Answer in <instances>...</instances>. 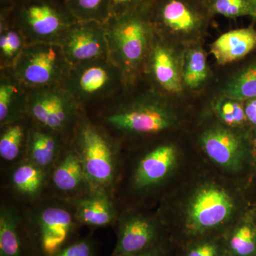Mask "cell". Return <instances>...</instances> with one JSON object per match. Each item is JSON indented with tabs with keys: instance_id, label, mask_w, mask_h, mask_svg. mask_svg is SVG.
Here are the masks:
<instances>
[{
	"instance_id": "17",
	"label": "cell",
	"mask_w": 256,
	"mask_h": 256,
	"mask_svg": "<svg viewBox=\"0 0 256 256\" xmlns=\"http://www.w3.org/2000/svg\"><path fill=\"white\" fill-rule=\"evenodd\" d=\"M156 36L148 56L146 68L153 82L164 92L171 94L182 90V70L174 50L162 42L156 41Z\"/></svg>"
},
{
	"instance_id": "34",
	"label": "cell",
	"mask_w": 256,
	"mask_h": 256,
	"mask_svg": "<svg viewBox=\"0 0 256 256\" xmlns=\"http://www.w3.org/2000/svg\"><path fill=\"white\" fill-rule=\"evenodd\" d=\"M172 250V246L171 242H168L152 248L146 252L130 256H170Z\"/></svg>"
},
{
	"instance_id": "14",
	"label": "cell",
	"mask_w": 256,
	"mask_h": 256,
	"mask_svg": "<svg viewBox=\"0 0 256 256\" xmlns=\"http://www.w3.org/2000/svg\"><path fill=\"white\" fill-rule=\"evenodd\" d=\"M92 190L82 160L70 140L50 170L46 196L69 203Z\"/></svg>"
},
{
	"instance_id": "16",
	"label": "cell",
	"mask_w": 256,
	"mask_h": 256,
	"mask_svg": "<svg viewBox=\"0 0 256 256\" xmlns=\"http://www.w3.org/2000/svg\"><path fill=\"white\" fill-rule=\"evenodd\" d=\"M80 226L94 228H106L116 224L119 210L112 194L92 190L69 202Z\"/></svg>"
},
{
	"instance_id": "36",
	"label": "cell",
	"mask_w": 256,
	"mask_h": 256,
	"mask_svg": "<svg viewBox=\"0 0 256 256\" xmlns=\"http://www.w3.org/2000/svg\"><path fill=\"white\" fill-rule=\"evenodd\" d=\"M252 175L254 180H256V130H254V160H252Z\"/></svg>"
},
{
	"instance_id": "12",
	"label": "cell",
	"mask_w": 256,
	"mask_h": 256,
	"mask_svg": "<svg viewBox=\"0 0 256 256\" xmlns=\"http://www.w3.org/2000/svg\"><path fill=\"white\" fill-rule=\"evenodd\" d=\"M180 162L178 148L171 143H162L138 156L128 176V190L138 196L158 191L169 181Z\"/></svg>"
},
{
	"instance_id": "9",
	"label": "cell",
	"mask_w": 256,
	"mask_h": 256,
	"mask_svg": "<svg viewBox=\"0 0 256 256\" xmlns=\"http://www.w3.org/2000/svg\"><path fill=\"white\" fill-rule=\"evenodd\" d=\"M63 86L80 106L111 99L126 86L124 75L108 60L72 66Z\"/></svg>"
},
{
	"instance_id": "21",
	"label": "cell",
	"mask_w": 256,
	"mask_h": 256,
	"mask_svg": "<svg viewBox=\"0 0 256 256\" xmlns=\"http://www.w3.org/2000/svg\"><path fill=\"white\" fill-rule=\"evenodd\" d=\"M256 48V30L239 28L222 35L210 46V53L220 65L242 60Z\"/></svg>"
},
{
	"instance_id": "31",
	"label": "cell",
	"mask_w": 256,
	"mask_h": 256,
	"mask_svg": "<svg viewBox=\"0 0 256 256\" xmlns=\"http://www.w3.org/2000/svg\"><path fill=\"white\" fill-rule=\"evenodd\" d=\"M207 11L228 18L252 15V0H204Z\"/></svg>"
},
{
	"instance_id": "27",
	"label": "cell",
	"mask_w": 256,
	"mask_h": 256,
	"mask_svg": "<svg viewBox=\"0 0 256 256\" xmlns=\"http://www.w3.org/2000/svg\"><path fill=\"white\" fill-rule=\"evenodd\" d=\"M222 96L242 102L256 98V62L242 69L223 88Z\"/></svg>"
},
{
	"instance_id": "5",
	"label": "cell",
	"mask_w": 256,
	"mask_h": 256,
	"mask_svg": "<svg viewBox=\"0 0 256 256\" xmlns=\"http://www.w3.org/2000/svg\"><path fill=\"white\" fill-rule=\"evenodd\" d=\"M24 214L25 233L38 256H55L68 245L79 224L68 202L45 196Z\"/></svg>"
},
{
	"instance_id": "40",
	"label": "cell",
	"mask_w": 256,
	"mask_h": 256,
	"mask_svg": "<svg viewBox=\"0 0 256 256\" xmlns=\"http://www.w3.org/2000/svg\"><path fill=\"white\" fill-rule=\"evenodd\" d=\"M172 256V255H171V256Z\"/></svg>"
},
{
	"instance_id": "4",
	"label": "cell",
	"mask_w": 256,
	"mask_h": 256,
	"mask_svg": "<svg viewBox=\"0 0 256 256\" xmlns=\"http://www.w3.org/2000/svg\"><path fill=\"white\" fill-rule=\"evenodd\" d=\"M178 122L174 110L156 92L102 111L99 124L119 141L120 137L152 136L172 129Z\"/></svg>"
},
{
	"instance_id": "10",
	"label": "cell",
	"mask_w": 256,
	"mask_h": 256,
	"mask_svg": "<svg viewBox=\"0 0 256 256\" xmlns=\"http://www.w3.org/2000/svg\"><path fill=\"white\" fill-rule=\"evenodd\" d=\"M72 65L58 44H28L12 69L28 89L63 85Z\"/></svg>"
},
{
	"instance_id": "23",
	"label": "cell",
	"mask_w": 256,
	"mask_h": 256,
	"mask_svg": "<svg viewBox=\"0 0 256 256\" xmlns=\"http://www.w3.org/2000/svg\"><path fill=\"white\" fill-rule=\"evenodd\" d=\"M12 10H1L0 16V68L12 69L28 46Z\"/></svg>"
},
{
	"instance_id": "24",
	"label": "cell",
	"mask_w": 256,
	"mask_h": 256,
	"mask_svg": "<svg viewBox=\"0 0 256 256\" xmlns=\"http://www.w3.org/2000/svg\"><path fill=\"white\" fill-rule=\"evenodd\" d=\"M31 120L25 118L1 126L0 158L12 166L24 159Z\"/></svg>"
},
{
	"instance_id": "7",
	"label": "cell",
	"mask_w": 256,
	"mask_h": 256,
	"mask_svg": "<svg viewBox=\"0 0 256 256\" xmlns=\"http://www.w3.org/2000/svg\"><path fill=\"white\" fill-rule=\"evenodd\" d=\"M12 12L28 44H60L69 28L76 21L65 4L53 0H18Z\"/></svg>"
},
{
	"instance_id": "33",
	"label": "cell",
	"mask_w": 256,
	"mask_h": 256,
	"mask_svg": "<svg viewBox=\"0 0 256 256\" xmlns=\"http://www.w3.org/2000/svg\"><path fill=\"white\" fill-rule=\"evenodd\" d=\"M151 2L152 0H110L111 16L144 9L150 6Z\"/></svg>"
},
{
	"instance_id": "20",
	"label": "cell",
	"mask_w": 256,
	"mask_h": 256,
	"mask_svg": "<svg viewBox=\"0 0 256 256\" xmlns=\"http://www.w3.org/2000/svg\"><path fill=\"white\" fill-rule=\"evenodd\" d=\"M28 88L12 69H1L0 74V127L28 116Z\"/></svg>"
},
{
	"instance_id": "29",
	"label": "cell",
	"mask_w": 256,
	"mask_h": 256,
	"mask_svg": "<svg viewBox=\"0 0 256 256\" xmlns=\"http://www.w3.org/2000/svg\"><path fill=\"white\" fill-rule=\"evenodd\" d=\"M176 247V256H227L224 234L194 239Z\"/></svg>"
},
{
	"instance_id": "1",
	"label": "cell",
	"mask_w": 256,
	"mask_h": 256,
	"mask_svg": "<svg viewBox=\"0 0 256 256\" xmlns=\"http://www.w3.org/2000/svg\"><path fill=\"white\" fill-rule=\"evenodd\" d=\"M250 207L236 185L220 178L197 180L173 203L175 218L164 223L170 242L174 247L202 237L224 235Z\"/></svg>"
},
{
	"instance_id": "25",
	"label": "cell",
	"mask_w": 256,
	"mask_h": 256,
	"mask_svg": "<svg viewBox=\"0 0 256 256\" xmlns=\"http://www.w3.org/2000/svg\"><path fill=\"white\" fill-rule=\"evenodd\" d=\"M227 256H256V227L250 210L224 234Z\"/></svg>"
},
{
	"instance_id": "37",
	"label": "cell",
	"mask_w": 256,
	"mask_h": 256,
	"mask_svg": "<svg viewBox=\"0 0 256 256\" xmlns=\"http://www.w3.org/2000/svg\"><path fill=\"white\" fill-rule=\"evenodd\" d=\"M0 2H1V10H12L14 9L18 0H0Z\"/></svg>"
},
{
	"instance_id": "2",
	"label": "cell",
	"mask_w": 256,
	"mask_h": 256,
	"mask_svg": "<svg viewBox=\"0 0 256 256\" xmlns=\"http://www.w3.org/2000/svg\"><path fill=\"white\" fill-rule=\"evenodd\" d=\"M70 142L77 152L92 190L114 196L122 172L121 143L84 110L74 128Z\"/></svg>"
},
{
	"instance_id": "19",
	"label": "cell",
	"mask_w": 256,
	"mask_h": 256,
	"mask_svg": "<svg viewBox=\"0 0 256 256\" xmlns=\"http://www.w3.org/2000/svg\"><path fill=\"white\" fill-rule=\"evenodd\" d=\"M70 140L31 120L24 159L50 173Z\"/></svg>"
},
{
	"instance_id": "8",
	"label": "cell",
	"mask_w": 256,
	"mask_h": 256,
	"mask_svg": "<svg viewBox=\"0 0 256 256\" xmlns=\"http://www.w3.org/2000/svg\"><path fill=\"white\" fill-rule=\"evenodd\" d=\"M84 110L63 86L28 89V117L66 139L72 138Z\"/></svg>"
},
{
	"instance_id": "30",
	"label": "cell",
	"mask_w": 256,
	"mask_h": 256,
	"mask_svg": "<svg viewBox=\"0 0 256 256\" xmlns=\"http://www.w3.org/2000/svg\"><path fill=\"white\" fill-rule=\"evenodd\" d=\"M214 108L222 124L234 128L250 127L246 116L244 102L222 96L216 101Z\"/></svg>"
},
{
	"instance_id": "22",
	"label": "cell",
	"mask_w": 256,
	"mask_h": 256,
	"mask_svg": "<svg viewBox=\"0 0 256 256\" xmlns=\"http://www.w3.org/2000/svg\"><path fill=\"white\" fill-rule=\"evenodd\" d=\"M24 216L14 206L0 208V256H25Z\"/></svg>"
},
{
	"instance_id": "32",
	"label": "cell",
	"mask_w": 256,
	"mask_h": 256,
	"mask_svg": "<svg viewBox=\"0 0 256 256\" xmlns=\"http://www.w3.org/2000/svg\"><path fill=\"white\" fill-rule=\"evenodd\" d=\"M55 256H96V246L90 238H84L68 244Z\"/></svg>"
},
{
	"instance_id": "26",
	"label": "cell",
	"mask_w": 256,
	"mask_h": 256,
	"mask_svg": "<svg viewBox=\"0 0 256 256\" xmlns=\"http://www.w3.org/2000/svg\"><path fill=\"white\" fill-rule=\"evenodd\" d=\"M64 4L76 21L106 24L111 16L110 0H64Z\"/></svg>"
},
{
	"instance_id": "39",
	"label": "cell",
	"mask_w": 256,
	"mask_h": 256,
	"mask_svg": "<svg viewBox=\"0 0 256 256\" xmlns=\"http://www.w3.org/2000/svg\"><path fill=\"white\" fill-rule=\"evenodd\" d=\"M252 18L256 22V0H252Z\"/></svg>"
},
{
	"instance_id": "11",
	"label": "cell",
	"mask_w": 256,
	"mask_h": 256,
	"mask_svg": "<svg viewBox=\"0 0 256 256\" xmlns=\"http://www.w3.org/2000/svg\"><path fill=\"white\" fill-rule=\"evenodd\" d=\"M116 224L117 244L111 256L136 255L170 242L168 229L159 215L126 208L119 210Z\"/></svg>"
},
{
	"instance_id": "28",
	"label": "cell",
	"mask_w": 256,
	"mask_h": 256,
	"mask_svg": "<svg viewBox=\"0 0 256 256\" xmlns=\"http://www.w3.org/2000/svg\"><path fill=\"white\" fill-rule=\"evenodd\" d=\"M208 76V64L204 50L200 47L190 48L186 52L184 60V85L188 88H198L206 82Z\"/></svg>"
},
{
	"instance_id": "18",
	"label": "cell",
	"mask_w": 256,
	"mask_h": 256,
	"mask_svg": "<svg viewBox=\"0 0 256 256\" xmlns=\"http://www.w3.org/2000/svg\"><path fill=\"white\" fill-rule=\"evenodd\" d=\"M50 173L26 159L11 166L8 184L20 201L30 204L46 196Z\"/></svg>"
},
{
	"instance_id": "38",
	"label": "cell",
	"mask_w": 256,
	"mask_h": 256,
	"mask_svg": "<svg viewBox=\"0 0 256 256\" xmlns=\"http://www.w3.org/2000/svg\"><path fill=\"white\" fill-rule=\"evenodd\" d=\"M250 213L256 227V204L250 207Z\"/></svg>"
},
{
	"instance_id": "3",
	"label": "cell",
	"mask_w": 256,
	"mask_h": 256,
	"mask_svg": "<svg viewBox=\"0 0 256 256\" xmlns=\"http://www.w3.org/2000/svg\"><path fill=\"white\" fill-rule=\"evenodd\" d=\"M106 28L108 60L120 70L128 85L144 69L156 36L149 6L112 16Z\"/></svg>"
},
{
	"instance_id": "6",
	"label": "cell",
	"mask_w": 256,
	"mask_h": 256,
	"mask_svg": "<svg viewBox=\"0 0 256 256\" xmlns=\"http://www.w3.org/2000/svg\"><path fill=\"white\" fill-rule=\"evenodd\" d=\"M198 144L210 162L227 174L252 172L254 130L216 124L200 134Z\"/></svg>"
},
{
	"instance_id": "13",
	"label": "cell",
	"mask_w": 256,
	"mask_h": 256,
	"mask_svg": "<svg viewBox=\"0 0 256 256\" xmlns=\"http://www.w3.org/2000/svg\"><path fill=\"white\" fill-rule=\"evenodd\" d=\"M60 45L72 66L108 60L106 24L76 21Z\"/></svg>"
},
{
	"instance_id": "15",
	"label": "cell",
	"mask_w": 256,
	"mask_h": 256,
	"mask_svg": "<svg viewBox=\"0 0 256 256\" xmlns=\"http://www.w3.org/2000/svg\"><path fill=\"white\" fill-rule=\"evenodd\" d=\"M149 14L156 31L180 35L196 34L206 22L205 13L188 0H152Z\"/></svg>"
},
{
	"instance_id": "35",
	"label": "cell",
	"mask_w": 256,
	"mask_h": 256,
	"mask_svg": "<svg viewBox=\"0 0 256 256\" xmlns=\"http://www.w3.org/2000/svg\"><path fill=\"white\" fill-rule=\"evenodd\" d=\"M246 116L249 126L252 130H256V98L244 102Z\"/></svg>"
}]
</instances>
